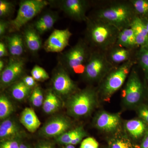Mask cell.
I'll use <instances>...</instances> for the list:
<instances>
[{
    "label": "cell",
    "instance_id": "18",
    "mask_svg": "<svg viewBox=\"0 0 148 148\" xmlns=\"http://www.w3.org/2000/svg\"><path fill=\"white\" fill-rule=\"evenodd\" d=\"M20 123L28 131L34 132L40 126L41 122L34 110L32 108H26L20 115Z\"/></svg>",
    "mask_w": 148,
    "mask_h": 148
},
{
    "label": "cell",
    "instance_id": "35",
    "mask_svg": "<svg viewBox=\"0 0 148 148\" xmlns=\"http://www.w3.org/2000/svg\"><path fill=\"white\" fill-rule=\"evenodd\" d=\"M99 143L95 138L88 137L81 143L80 148H98Z\"/></svg>",
    "mask_w": 148,
    "mask_h": 148
},
{
    "label": "cell",
    "instance_id": "1",
    "mask_svg": "<svg viewBox=\"0 0 148 148\" xmlns=\"http://www.w3.org/2000/svg\"><path fill=\"white\" fill-rule=\"evenodd\" d=\"M86 22L87 42L95 50L107 52L116 45L120 32L116 27L95 17Z\"/></svg>",
    "mask_w": 148,
    "mask_h": 148
},
{
    "label": "cell",
    "instance_id": "11",
    "mask_svg": "<svg viewBox=\"0 0 148 148\" xmlns=\"http://www.w3.org/2000/svg\"><path fill=\"white\" fill-rule=\"evenodd\" d=\"M56 5L69 17L78 21H86L88 2L85 0H62L56 1Z\"/></svg>",
    "mask_w": 148,
    "mask_h": 148
},
{
    "label": "cell",
    "instance_id": "40",
    "mask_svg": "<svg viewBox=\"0 0 148 148\" xmlns=\"http://www.w3.org/2000/svg\"><path fill=\"white\" fill-rule=\"evenodd\" d=\"M7 47L5 44L3 42L1 41L0 42V57L1 58L3 57L8 56V50Z\"/></svg>",
    "mask_w": 148,
    "mask_h": 148
},
{
    "label": "cell",
    "instance_id": "38",
    "mask_svg": "<svg viewBox=\"0 0 148 148\" xmlns=\"http://www.w3.org/2000/svg\"><path fill=\"white\" fill-rule=\"evenodd\" d=\"M34 148H56L54 144L49 141L42 140L37 143Z\"/></svg>",
    "mask_w": 148,
    "mask_h": 148
},
{
    "label": "cell",
    "instance_id": "32",
    "mask_svg": "<svg viewBox=\"0 0 148 148\" xmlns=\"http://www.w3.org/2000/svg\"><path fill=\"white\" fill-rule=\"evenodd\" d=\"M32 76L36 81L43 82L49 79V76L44 69L36 65L31 71Z\"/></svg>",
    "mask_w": 148,
    "mask_h": 148
},
{
    "label": "cell",
    "instance_id": "8",
    "mask_svg": "<svg viewBox=\"0 0 148 148\" xmlns=\"http://www.w3.org/2000/svg\"><path fill=\"white\" fill-rule=\"evenodd\" d=\"M127 82L122 91L121 97L126 106H137L143 99L144 87L138 73L132 69Z\"/></svg>",
    "mask_w": 148,
    "mask_h": 148
},
{
    "label": "cell",
    "instance_id": "24",
    "mask_svg": "<svg viewBox=\"0 0 148 148\" xmlns=\"http://www.w3.org/2000/svg\"><path fill=\"white\" fill-rule=\"evenodd\" d=\"M61 105L59 96L53 90H49L47 93L43 103V110L47 114H53L60 109Z\"/></svg>",
    "mask_w": 148,
    "mask_h": 148
},
{
    "label": "cell",
    "instance_id": "28",
    "mask_svg": "<svg viewBox=\"0 0 148 148\" xmlns=\"http://www.w3.org/2000/svg\"><path fill=\"white\" fill-rule=\"evenodd\" d=\"M108 145L109 148H136L131 140L123 135L111 138L109 140Z\"/></svg>",
    "mask_w": 148,
    "mask_h": 148
},
{
    "label": "cell",
    "instance_id": "39",
    "mask_svg": "<svg viewBox=\"0 0 148 148\" xmlns=\"http://www.w3.org/2000/svg\"><path fill=\"white\" fill-rule=\"evenodd\" d=\"M10 26V22L5 21V20H1L0 21V36L1 37H2L7 30L8 28V26Z\"/></svg>",
    "mask_w": 148,
    "mask_h": 148
},
{
    "label": "cell",
    "instance_id": "7",
    "mask_svg": "<svg viewBox=\"0 0 148 148\" xmlns=\"http://www.w3.org/2000/svg\"><path fill=\"white\" fill-rule=\"evenodd\" d=\"M44 0H24L19 4L16 17L10 22V31L17 32L36 16L47 5Z\"/></svg>",
    "mask_w": 148,
    "mask_h": 148
},
{
    "label": "cell",
    "instance_id": "9",
    "mask_svg": "<svg viewBox=\"0 0 148 148\" xmlns=\"http://www.w3.org/2000/svg\"><path fill=\"white\" fill-rule=\"evenodd\" d=\"M52 77L53 90L59 97L69 98L77 90V86L66 69L59 64Z\"/></svg>",
    "mask_w": 148,
    "mask_h": 148
},
{
    "label": "cell",
    "instance_id": "44",
    "mask_svg": "<svg viewBox=\"0 0 148 148\" xmlns=\"http://www.w3.org/2000/svg\"><path fill=\"white\" fill-rule=\"evenodd\" d=\"M142 19L143 20V22H144V24H145V26L146 29H147L148 33V18Z\"/></svg>",
    "mask_w": 148,
    "mask_h": 148
},
{
    "label": "cell",
    "instance_id": "4",
    "mask_svg": "<svg viewBox=\"0 0 148 148\" xmlns=\"http://www.w3.org/2000/svg\"><path fill=\"white\" fill-rule=\"evenodd\" d=\"M137 64L133 59L116 66L100 83L99 92L103 99L108 101L114 93L119 90Z\"/></svg>",
    "mask_w": 148,
    "mask_h": 148
},
{
    "label": "cell",
    "instance_id": "19",
    "mask_svg": "<svg viewBox=\"0 0 148 148\" xmlns=\"http://www.w3.org/2000/svg\"><path fill=\"white\" fill-rule=\"evenodd\" d=\"M9 53L13 58H18L24 51V40L23 36L14 33L6 38Z\"/></svg>",
    "mask_w": 148,
    "mask_h": 148
},
{
    "label": "cell",
    "instance_id": "45",
    "mask_svg": "<svg viewBox=\"0 0 148 148\" xmlns=\"http://www.w3.org/2000/svg\"><path fill=\"white\" fill-rule=\"evenodd\" d=\"M62 148H75V146L72 145H65Z\"/></svg>",
    "mask_w": 148,
    "mask_h": 148
},
{
    "label": "cell",
    "instance_id": "43",
    "mask_svg": "<svg viewBox=\"0 0 148 148\" xmlns=\"http://www.w3.org/2000/svg\"><path fill=\"white\" fill-rule=\"evenodd\" d=\"M5 62L2 59V60L1 59V60H0V72L1 73L2 72L3 70L5 68L6 66H5Z\"/></svg>",
    "mask_w": 148,
    "mask_h": 148
},
{
    "label": "cell",
    "instance_id": "13",
    "mask_svg": "<svg viewBox=\"0 0 148 148\" xmlns=\"http://www.w3.org/2000/svg\"><path fill=\"white\" fill-rule=\"evenodd\" d=\"M72 35L69 29H55L45 42L44 48L47 52H61L69 45Z\"/></svg>",
    "mask_w": 148,
    "mask_h": 148
},
{
    "label": "cell",
    "instance_id": "21",
    "mask_svg": "<svg viewBox=\"0 0 148 148\" xmlns=\"http://www.w3.org/2000/svg\"><path fill=\"white\" fill-rule=\"evenodd\" d=\"M57 18L56 14L47 12L37 19L33 26L40 35L42 34L53 28Z\"/></svg>",
    "mask_w": 148,
    "mask_h": 148
},
{
    "label": "cell",
    "instance_id": "33",
    "mask_svg": "<svg viewBox=\"0 0 148 148\" xmlns=\"http://www.w3.org/2000/svg\"><path fill=\"white\" fill-rule=\"evenodd\" d=\"M14 5L11 2L1 0L0 1V16L4 17L9 16L12 12Z\"/></svg>",
    "mask_w": 148,
    "mask_h": 148
},
{
    "label": "cell",
    "instance_id": "2",
    "mask_svg": "<svg viewBox=\"0 0 148 148\" xmlns=\"http://www.w3.org/2000/svg\"><path fill=\"white\" fill-rule=\"evenodd\" d=\"M137 16L130 1H115L101 8L95 18L111 24L120 31L131 26Z\"/></svg>",
    "mask_w": 148,
    "mask_h": 148
},
{
    "label": "cell",
    "instance_id": "20",
    "mask_svg": "<svg viewBox=\"0 0 148 148\" xmlns=\"http://www.w3.org/2000/svg\"><path fill=\"white\" fill-rule=\"evenodd\" d=\"M130 27L134 31L138 48L148 45V33L143 20L136 16Z\"/></svg>",
    "mask_w": 148,
    "mask_h": 148
},
{
    "label": "cell",
    "instance_id": "16",
    "mask_svg": "<svg viewBox=\"0 0 148 148\" xmlns=\"http://www.w3.org/2000/svg\"><path fill=\"white\" fill-rule=\"evenodd\" d=\"M133 51L116 45L106 53L110 62L116 66L132 59Z\"/></svg>",
    "mask_w": 148,
    "mask_h": 148
},
{
    "label": "cell",
    "instance_id": "29",
    "mask_svg": "<svg viewBox=\"0 0 148 148\" xmlns=\"http://www.w3.org/2000/svg\"><path fill=\"white\" fill-rule=\"evenodd\" d=\"M137 63L145 73L146 77L148 76V45L139 48L136 54Z\"/></svg>",
    "mask_w": 148,
    "mask_h": 148
},
{
    "label": "cell",
    "instance_id": "23",
    "mask_svg": "<svg viewBox=\"0 0 148 148\" xmlns=\"http://www.w3.org/2000/svg\"><path fill=\"white\" fill-rule=\"evenodd\" d=\"M125 128L129 135L135 139L144 136L147 129V124L141 119L127 121L125 123Z\"/></svg>",
    "mask_w": 148,
    "mask_h": 148
},
{
    "label": "cell",
    "instance_id": "25",
    "mask_svg": "<svg viewBox=\"0 0 148 148\" xmlns=\"http://www.w3.org/2000/svg\"><path fill=\"white\" fill-rule=\"evenodd\" d=\"M10 92L12 97L15 100L22 101L30 95L32 88L27 86L22 80L14 83L11 86Z\"/></svg>",
    "mask_w": 148,
    "mask_h": 148
},
{
    "label": "cell",
    "instance_id": "3",
    "mask_svg": "<svg viewBox=\"0 0 148 148\" xmlns=\"http://www.w3.org/2000/svg\"><path fill=\"white\" fill-rule=\"evenodd\" d=\"M97 91L91 87L77 90L68 98L66 103L67 112L74 117L87 116L97 106Z\"/></svg>",
    "mask_w": 148,
    "mask_h": 148
},
{
    "label": "cell",
    "instance_id": "31",
    "mask_svg": "<svg viewBox=\"0 0 148 148\" xmlns=\"http://www.w3.org/2000/svg\"><path fill=\"white\" fill-rule=\"evenodd\" d=\"M44 99L41 88L39 86H36L32 90L30 95V102L33 106L39 108L42 106Z\"/></svg>",
    "mask_w": 148,
    "mask_h": 148
},
{
    "label": "cell",
    "instance_id": "36",
    "mask_svg": "<svg viewBox=\"0 0 148 148\" xmlns=\"http://www.w3.org/2000/svg\"><path fill=\"white\" fill-rule=\"evenodd\" d=\"M138 114L140 119L147 125H148V106L142 105L139 107Z\"/></svg>",
    "mask_w": 148,
    "mask_h": 148
},
{
    "label": "cell",
    "instance_id": "15",
    "mask_svg": "<svg viewBox=\"0 0 148 148\" xmlns=\"http://www.w3.org/2000/svg\"><path fill=\"white\" fill-rule=\"evenodd\" d=\"M24 133L18 123L12 118L2 121L0 125L1 142L24 137Z\"/></svg>",
    "mask_w": 148,
    "mask_h": 148
},
{
    "label": "cell",
    "instance_id": "46",
    "mask_svg": "<svg viewBox=\"0 0 148 148\" xmlns=\"http://www.w3.org/2000/svg\"><path fill=\"white\" fill-rule=\"evenodd\" d=\"M147 79H148V76L147 77Z\"/></svg>",
    "mask_w": 148,
    "mask_h": 148
},
{
    "label": "cell",
    "instance_id": "12",
    "mask_svg": "<svg viewBox=\"0 0 148 148\" xmlns=\"http://www.w3.org/2000/svg\"><path fill=\"white\" fill-rule=\"evenodd\" d=\"M71 123L66 117L58 115L49 119L40 130V134L47 138H56L69 130Z\"/></svg>",
    "mask_w": 148,
    "mask_h": 148
},
{
    "label": "cell",
    "instance_id": "37",
    "mask_svg": "<svg viewBox=\"0 0 148 148\" xmlns=\"http://www.w3.org/2000/svg\"><path fill=\"white\" fill-rule=\"evenodd\" d=\"M21 80L27 86L32 89L36 86V81L32 76H26L24 77Z\"/></svg>",
    "mask_w": 148,
    "mask_h": 148
},
{
    "label": "cell",
    "instance_id": "42",
    "mask_svg": "<svg viewBox=\"0 0 148 148\" xmlns=\"http://www.w3.org/2000/svg\"><path fill=\"white\" fill-rule=\"evenodd\" d=\"M19 148H33L31 145L28 143H23L22 142L20 145Z\"/></svg>",
    "mask_w": 148,
    "mask_h": 148
},
{
    "label": "cell",
    "instance_id": "41",
    "mask_svg": "<svg viewBox=\"0 0 148 148\" xmlns=\"http://www.w3.org/2000/svg\"><path fill=\"white\" fill-rule=\"evenodd\" d=\"M140 148H148V128L144 135Z\"/></svg>",
    "mask_w": 148,
    "mask_h": 148
},
{
    "label": "cell",
    "instance_id": "26",
    "mask_svg": "<svg viewBox=\"0 0 148 148\" xmlns=\"http://www.w3.org/2000/svg\"><path fill=\"white\" fill-rule=\"evenodd\" d=\"M85 132L83 127L79 126L71 130H68L64 134L56 138L55 140L57 143L61 145L64 146L69 145L70 143L78 136Z\"/></svg>",
    "mask_w": 148,
    "mask_h": 148
},
{
    "label": "cell",
    "instance_id": "34",
    "mask_svg": "<svg viewBox=\"0 0 148 148\" xmlns=\"http://www.w3.org/2000/svg\"><path fill=\"white\" fill-rule=\"evenodd\" d=\"M22 138H18L1 142L0 148H19Z\"/></svg>",
    "mask_w": 148,
    "mask_h": 148
},
{
    "label": "cell",
    "instance_id": "5",
    "mask_svg": "<svg viewBox=\"0 0 148 148\" xmlns=\"http://www.w3.org/2000/svg\"><path fill=\"white\" fill-rule=\"evenodd\" d=\"M91 51L87 42L81 40L62 54L60 64L74 73L83 75Z\"/></svg>",
    "mask_w": 148,
    "mask_h": 148
},
{
    "label": "cell",
    "instance_id": "30",
    "mask_svg": "<svg viewBox=\"0 0 148 148\" xmlns=\"http://www.w3.org/2000/svg\"><path fill=\"white\" fill-rule=\"evenodd\" d=\"M137 16L141 19L148 18V0H130Z\"/></svg>",
    "mask_w": 148,
    "mask_h": 148
},
{
    "label": "cell",
    "instance_id": "17",
    "mask_svg": "<svg viewBox=\"0 0 148 148\" xmlns=\"http://www.w3.org/2000/svg\"><path fill=\"white\" fill-rule=\"evenodd\" d=\"M24 44L30 51L33 53L38 52L42 46L39 34L34 27L28 26L23 32Z\"/></svg>",
    "mask_w": 148,
    "mask_h": 148
},
{
    "label": "cell",
    "instance_id": "27",
    "mask_svg": "<svg viewBox=\"0 0 148 148\" xmlns=\"http://www.w3.org/2000/svg\"><path fill=\"white\" fill-rule=\"evenodd\" d=\"M14 112V107L8 97L5 94L0 96V119L8 118Z\"/></svg>",
    "mask_w": 148,
    "mask_h": 148
},
{
    "label": "cell",
    "instance_id": "14",
    "mask_svg": "<svg viewBox=\"0 0 148 148\" xmlns=\"http://www.w3.org/2000/svg\"><path fill=\"white\" fill-rule=\"evenodd\" d=\"M120 122V116L118 114L103 111L96 115L94 124L100 130L105 132H113L119 127Z\"/></svg>",
    "mask_w": 148,
    "mask_h": 148
},
{
    "label": "cell",
    "instance_id": "10",
    "mask_svg": "<svg viewBox=\"0 0 148 148\" xmlns=\"http://www.w3.org/2000/svg\"><path fill=\"white\" fill-rule=\"evenodd\" d=\"M26 61L24 58H10L1 73V88H6L17 82L24 73Z\"/></svg>",
    "mask_w": 148,
    "mask_h": 148
},
{
    "label": "cell",
    "instance_id": "22",
    "mask_svg": "<svg viewBox=\"0 0 148 148\" xmlns=\"http://www.w3.org/2000/svg\"><path fill=\"white\" fill-rule=\"evenodd\" d=\"M116 45L132 50L138 48L135 34L131 27L120 32Z\"/></svg>",
    "mask_w": 148,
    "mask_h": 148
},
{
    "label": "cell",
    "instance_id": "6",
    "mask_svg": "<svg viewBox=\"0 0 148 148\" xmlns=\"http://www.w3.org/2000/svg\"><path fill=\"white\" fill-rule=\"evenodd\" d=\"M115 67L109 61L106 52L94 50L91 51L83 75L88 81L100 83Z\"/></svg>",
    "mask_w": 148,
    "mask_h": 148
}]
</instances>
